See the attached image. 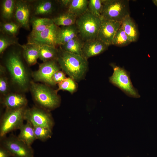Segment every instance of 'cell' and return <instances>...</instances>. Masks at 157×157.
<instances>
[{
	"mask_svg": "<svg viewBox=\"0 0 157 157\" xmlns=\"http://www.w3.org/2000/svg\"><path fill=\"white\" fill-rule=\"evenodd\" d=\"M56 61L60 68L69 77L79 81L85 76L88 63L82 56L71 53L61 49L59 51Z\"/></svg>",
	"mask_w": 157,
	"mask_h": 157,
	"instance_id": "obj_1",
	"label": "cell"
},
{
	"mask_svg": "<svg viewBox=\"0 0 157 157\" xmlns=\"http://www.w3.org/2000/svg\"><path fill=\"white\" fill-rule=\"evenodd\" d=\"M30 89L34 101L39 107L47 111L58 107L60 99L56 90H53L49 86L31 81Z\"/></svg>",
	"mask_w": 157,
	"mask_h": 157,
	"instance_id": "obj_2",
	"label": "cell"
},
{
	"mask_svg": "<svg viewBox=\"0 0 157 157\" xmlns=\"http://www.w3.org/2000/svg\"><path fill=\"white\" fill-rule=\"evenodd\" d=\"M6 66L13 82L22 89L26 90L29 85V79L19 56L15 52L10 54L6 60Z\"/></svg>",
	"mask_w": 157,
	"mask_h": 157,
	"instance_id": "obj_3",
	"label": "cell"
},
{
	"mask_svg": "<svg viewBox=\"0 0 157 157\" xmlns=\"http://www.w3.org/2000/svg\"><path fill=\"white\" fill-rule=\"evenodd\" d=\"M102 19L92 14L88 10L78 17L76 24L78 32L85 41L97 38Z\"/></svg>",
	"mask_w": 157,
	"mask_h": 157,
	"instance_id": "obj_4",
	"label": "cell"
},
{
	"mask_svg": "<svg viewBox=\"0 0 157 157\" xmlns=\"http://www.w3.org/2000/svg\"><path fill=\"white\" fill-rule=\"evenodd\" d=\"M130 13L129 0L103 1L102 19L121 22Z\"/></svg>",
	"mask_w": 157,
	"mask_h": 157,
	"instance_id": "obj_5",
	"label": "cell"
},
{
	"mask_svg": "<svg viewBox=\"0 0 157 157\" xmlns=\"http://www.w3.org/2000/svg\"><path fill=\"white\" fill-rule=\"evenodd\" d=\"M113 72L109 78L110 83L122 90L129 97H140L138 90L133 86L130 77V73L123 67L111 64Z\"/></svg>",
	"mask_w": 157,
	"mask_h": 157,
	"instance_id": "obj_6",
	"label": "cell"
},
{
	"mask_svg": "<svg viewBox=\"0 0 157 157\" xmlns=\"http://www.w3.org/2000/svg\"><path fill=\"white\" fill-rule=\"evenodd\" d=\"M26 108L6 109L0 120L1 138L6 136L10 132L19 129L25 120L24 114Z\"/></svg>",
	"mask_w": 157,
	"mask_h": 157,
	"instance_id": "obj_7",
	"label": "cell"
},
{
	"mask_svg": "<svg viewBox=\"0 0 157 157\" xmlns=\"http://www.w3.org/2000/svg\"><path fill=\"white\" fill-rule=\"evenodd\" d=\"M1 139V145L10 152L12 157H34L31 146L19 140L17 136L11 135Z\"/></svg>",
	"mask_w": 157,
	"mask_h": 157,
	"instance_id": "obj_8",
	"label": "cell"
},
{
	"mask_svg": "<svg viewBox=\"0 0 157 157\" xmlns=\"http://www.w3.org/2000/svg\"><path fill=\"white\" fill-rule=\"evenodd\" d=\"M60 28L59 26L53 24L41 32L30 33L28 38L27 43L56 47L59 45L58 39Z\"/></svg>",
	"mask_w": 157,
	"mask_h": 157,
	"instance_id": "obj_9",
	"label": "cell"
},
{
	"mask_svg": "<svg viewBox=\"0 0 157 157\" xmlns=\"http://www.w3.org/2000/svg\"><path fill=\"white\" fill-rule=\"evenodd\" d=\"M24 117L25 120L33 126H43L52 129L54 125L53 120L49 111L38 107L26 108Z\"/></svg>",
	"mask_w": 157,
	"mask_h": 157,
	"instance_id": "obj_10",
	"label": "cell"
},
{
	"mask_svg": "<svg viewBox=\"0 0 157 157\" xmlns=\"http://www.w3.org/2000/svg\"><path fill=\"white\" fill-rule=\"evenodd\" d=\"M61 69L56 60H53L43 62L39 65L38 69L32 73L36 81L43 83L49 86H55L52 77L54 73Z\"/></svg>",
	"mask_w": 157,
	"mask_h": 157,
	"instance_id": "obj_11",
	"label": "cell"
},
{
	"mask_svg": "<svg viewBox=\"0 0 157 157\" xmlns=\"http://www.w3.org/2000/svg\"><path fill=\"white\" fill-rule=\"evenodd\" d=\"M121 22L102 19L97 38L109 46Z\"/></svg>",
	"mask_w": 157,
	"mask_h": 157,
	"instance_id": "obj_12",
	"label": "cell"
},
{
	"mask_svg": "<svg viewBox=\"0 0 157 157\" xmlns=\"http://www.w3.org/2000/svg\"><path fill=\"white\" fill-rule=\"evenodd\" d=\"M108 46L97 38L85 41L82 49V56L88 60L90 58L102 53Z\"/></svg>",
	"mask_w": 157,
	"mask_h": 157,
	"instance_id": "obj_13",
	"label": "cell"
},
{
	"mask_svg": "<svg viewBox=\"0 0 157 157\" xmlns=\"http://www.w3.org/2000/svg\"><path fill=\"white\" fill-rule=\"evenodd\" d=\"M30 10L29 4L26 1L21 0L16 1L15 18L20 26L27 29L29 28Z\"/></svg>",
	"mask_w": 157,
	"mask_h": 157,
	"instance_id": "obj_14",
	"label": "cell"
},
{
	"mask_svg": "<svg viewBox=\"0 0 157 157\" xmlns=\"http://www.w3.org/2000/svg\"><path fill=\"white\" fill-rule=\"evenodd\" d=\"M1 103L6 109H15L26 108L27 100L21 94L10 93L4 96Z\"/></svg>",
	"mask_w": 157,
	"mask_h": 157,
	"instance_id": "obj_15",
	"label": "cell"
},
{
	"mask_svg": "<svg viewBox=\"0 0 157 157\" xmlns=\"http://www.w3.org/2000/svg\"><path fill=\"white\" fill-rule=\"evenodd\" d=\"M23 49V55L27 64L30 66L35 64L39 58V45L35 44H19Z\"/></svg>",
	"mask_w": 157,
	"mask_h": 157,
	"instance_id": "obj_16",
	"label": "cell"
},
{
	"mask_svg": "<svg viewBox=\"0 0 157 157\" xmlns=\"http://www.w3.org/2000/svg\"><path fill=\"white\" fill-rule=\"evenodd\" d=\"M19 133L17 136L18 138L27 145L31 146L36 140L33 125L26 121L19 129Z\"/></svg>",
	"mask_w": 157,
	"mask_h": 157,
	"instance_id": "obj_17",
	"label": "cell"
},
{
	"mask_svg": "<svg viewBox=\"0 0 157 157\" xmlns=\"http://www.w3.org/2000/svg\"><path fill=\"white\" fill-rule=\"evenodd\" d=\"M121 25L131 42L136 41L138 37V31L136 24L130 15L127 16L123 20Z\"/></svg>",
	"mask_w": 157,
	"mask_h": 157,
	"instance_id": "obj_18",
	"label": "cell"
},
{
	"mask_svg": "<svg viewBox=\"0 0 157 157\" xmlns=\"http://www.w3.org/2000/svg\"><path fill=\"white\" fill-rule=\"evenodd\" d=\"M78 32L77 28L74 25L60 28L58 34L59 45L63 44L77 37Z\"/></svg>",
	"mask_w": 157,
	"mask_h": 157,
	"instance_id": "obj_19",
	"label": "cell"
},
{
	"mask_svg": "<svg viewBox=\"0 0 157 157\" xmlns=\"http://www.w3.org/2000/svg\"><path fill=\"white\" fill-rule=\"evenodd\" d=\"M88 4L87 0H70L67 12L79 17L88 10Z\"/></svg>",
	"mask_w": 157,
	"mask_h": 157,
	"instance_id": "obj_20",
	"label": "cell"
},
{
	"mask_svg": "<svg viewBox=\"0 0 157 157\" xmlns=\"http://www.w3.org/2000/svg\"><path fill=\"white\" fill-rule=\"evenodd\" d=\"M84 42L77 37L60 45L61 49L66 52L82 56Z\"/></svg>",
	"mask_w": 157,
	"mask_h": 157,
	"instance_id": "obj_21",
	"label": "cell"
},
{
	"mask_svg": "<svg viewBox=\"0 0 157 157\" xmlns=\"http://www.w3.org/2000/svg\"><path fill=\"white\" fill-rule=\"evenodd\" d=\"M58 52L56 47L47 45L39 46V58L43 62L56 60Z\"/></svg>",
	"mask_w": 157,
	"mask_h": 157,
	"instance_id": "obj_22",
	"label": "cell"
},
{
	"mask_svg": "<svg viewBox=\"0 0 157 157\" xmlns=\"http://www.w3.org/2000/svg\"><path fill=\"white\" fill-rule=\"evenodd\" d=\"M77 16L67 12L52 19L53 23L58 26H65L73 25L76 22Z\"/></svg>",
	"mask_w": 157,
	"mask_h": 157,
	"instance_id": "obj_23",
	"label": "cell"
},
{
	"mask_svg": "<svg viewBox=\"0 0 157 157\" xmlns=\"http://www.w3.org/2000/svg\"><path fill=\"white\" fill-rule=\"evenodd\" d=\"M31 23L32 29L31 33L41 32L54 24L52 19L45 18L34 19Z\"/></svg>",
	"mask_w": 157,
	"mask_h": 157,
	"instance_id": "obj_24",
	"label": "cell"
},
{
	"mask_svg": "<svg viewBox=\"0 0 157 157\" xmlns=\"http://www.w3.org/2000/svg\"><path fill=\"white\" fill-rule=\"evenodd\" d=\"M131 42L121 25L115 34L112 41V44L123 47L128 45Z\"/></svg>",
	"mask_w": 157,
	"mask_h": 157,
	"instance_id": "obj_25",
	"label": "cell"
},
{
	"mask_svg": "<svg viewBox=\"0 0 157 157\" xmlns=\"http://www.w3.org/2000/svg\"><path fill=\"white\" fill-rule=\"evenodd\" d=\"M53 4L51 1L42 0L39 1L35 5L34 8L36 15H46L51 13L53 9Z\"/></svg>",
	"mask_w": 157,
	"mask_h": 157,
	"instance_id": "obj_26",
	"label": "cell"
},
{
	"mask_svg": "<svg viewBox=\"0 0 157 157\" xmlns=\"http://www.w3.org/2000/svg\"><path fill=\"white\" fill-rule=\"evenodd\" d=\"M16 1L13 0H5L2 6V14L5 19H9L12 17L15 11Z\"/></svg>",
	"mask_w": 157,
	"mask_h": 157,
	"instance_id": "obj_27",
	"label": "cell"
},
{
	"mask_svg": "<svg viewBox=\"0 0 157 157\" xmlns=\"http://www.w3.org/2000/svg\"><path fill=\"white\" fill-rule=\"evenodd\" d=\"M33 126L36 139L44 142L50 138L51 136L52 129L43 126Z\"/></svg>",
	"mask_w": 157,
	"mask_h": 157,
	"instance_id": "obj_28",
	"label": "cell"
},
{
	"mask_svg": "<svg viewBox=\"0 0 157 157\" xmlns=\"http://www.w3.org/2000/svg\"><path fill=\"white\" fill-rule=\"evenodd\" d=\"M58 84V88L56 90L57 92L61 90L72 93L76 91L77 88L75 81L70 77L66 78Z\"/></svg>",
	"mask_w": 157,
	"mask_h": 157,
	"instance_id": "obj_29",
	"label": "cell"
},
{
	"mask_svg": "<svg viewBox=\"0 0 157 157\" xmlns=\"http://www.w3.org/2000/svg\"><path fill=\"white\" fill-rule=\"evenodd\" d=\"M103 0H90L88 1V10L96 16L101 18Z\"/></svg>",
	"mask_w": 157,
	"mask_h": 157,
	"instance_id": "obj_30",
	"label": "cell"
},
{
	"mask_svg": "<svg viewBox=\"0 0 157 157\" xmlns=\"http://www.w3.org/2000/svg\"><path fill=\"white\" fill-rule=\"evenodd\" d=\"M5 69L2 66H0V92L4 96L7 95L9 90L8 79L4 74Z\"/></svg>",
	"mask_w": 157,
	"mask_h": 157,
	"instance_id": "obj_31",
	"label": "cell"
},
{
	"mask_svg": "<svg viewBox=\"0 0 157 157\" xmlns=\"http://www.w3.org/2000/svg\"><path fill=\"white\" fill-rule=\"evenodd\" d=\"M2 31L10 35H14L17 32L19 26L13 22H6L1 24Z\"/></svg>",
	"mask_w": 157,
	"mask_h": 157,
	"instance_id": "obj_32",
	"label": "cell"
},
{
	"mask_svg": "<svg viewBox=\"0 0 157 157\" xmlns=\"http://www.w3.org/2000/svg\"><path fill=\"white\" fill-rule=\"evenodd\" d=\"M15 40L6 36L1 35L0 38V53H2L9 46L16 43Z\"/></svg>",
	"mask_w": 157,
	"mask_h": 157,
	"instance_id": "obj_33",
	"label": "cell"
},
{
	"mask_svg": "<svg viewBox=\"0 0 157 157\" xmlns=\"http://www.w3.org/2000/svg\"><path fill=\"white\" fill-rule=\"evenodd\" d=\"M66 78L64 72L60 70L56 71L54 73L52 79L54 83L56 85Z\"/></svg>",
	"mask_w": 157,
	"mask_h": 157,
	"instance_id": "obj_34",
	"label": "cell"
},
{
	"mask_svg": "<svg viewBox=\"0 0 157 157\" xmlns=\"http://www.w3.org/2000/svg\"><path fill=\"white\" fill-rule=\"evenodd\" d=\"M12 155L10 152L5 148L0 145V157H11Z\"/></svg>",
	"mask_w": 157,
	"mask_h": 157,
	"instance_id": "obj_35",
	"label": "cell"
},
{
	"mask_svg": "<svg viewBox=\"0 0 157 157\" xmlns=\"http://www.w3.org/2000/svg\"><path fill=\"white\" fill-rule=\"evenodd\" d=\"M70 0H62L60 1V4L63 6L67 7Z\"/></svg>",
	"mask_w": 157,
	"mask_h": 157,
	"instance_id": "obj_36",
	"label": "cell"
},
{
	"mask_svg": "<svg viewBox=\"0 0 157 157\" xmlns=\"http://www.w3.org/2000/svg\"><path fill=\"white\" fill-rule=\"evenodd\" d=\"M152 1L157 6V0H153Z\"/></svg>",
	"mask_w": 157,
	"mask_h": 157,
	"instance_id": "obj_37",
	"label": "cell"
}]
</instances>
